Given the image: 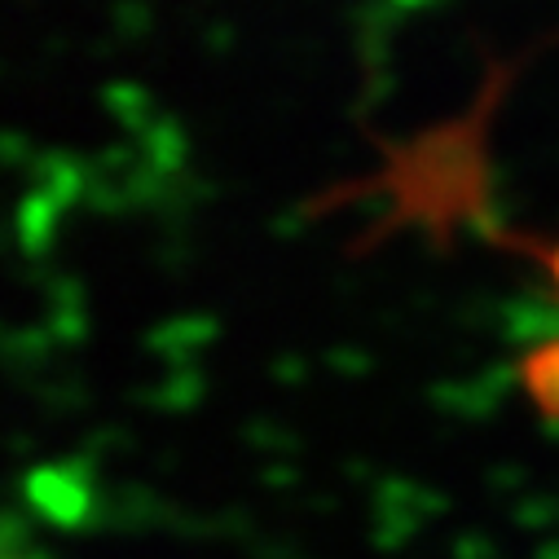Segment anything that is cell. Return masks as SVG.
<instances>
[{
  "instance_id": "3",
  "label": "cell",
  "mask_w": 559,
  "mask_h": 559,
  "mask_svg": "<svg viewBox=\"0 0 559 559\" xmlns=\"http://www.w3.org/2000/svg\"><path fill=\"white\" fill-rule=\"evenodd\" d=\"M485 238H493L502 251H520V255H528V260L542 269L546 287H550V300H555V309H559V238L520 234V229H502V225H493Z\"/></svg>"
},
{
  "instance_id": "1",
  "label": "cell",
  "mask_w": 559,
  "mask_h": 559,
  "mask_svg": "<svg viewBox=\"0 0 559 559\" xmlns=\"http://www.w3.org/2000/svg\"><path fill=\"white\" fill-rule=\"evenodd\" d=\"M507 84H511V67H498L489 75L480 102L463 119H450V123L424 132L409 146H383V173L357 190L348 186V190L331 194V203L344 194H370V190L392 194L388 221L374 229V238L392 234L401 225H424L437 238V247H450V238L463 225H476L480 234H489L493 221H489L485 128H489V115L502 102Z\"/></svg>"
},
{
  "instance_id": "2",
  "label": "cell",
  "mask_w": 559,
  "mask_h": 559,
  "mask_svg": "<svg viewBox=\"0 0 559 559\" xmlns=\"http://www.w3.org/2000/svg\"><path fill=\"white\" fill-rule=\"evenodd\" d=\"M515 374L533 409L546 424H559V326L528 340V348L515 357Z\"/></svg>"
}]
</instances>
